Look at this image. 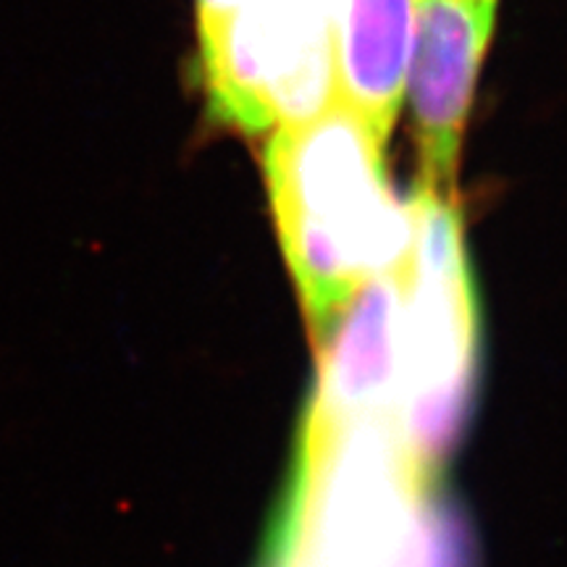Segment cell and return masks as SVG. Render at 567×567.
I'll return each mask as SVG.
<instances>
[{"label": "cell", "mask_w": 567, "mask_h": 567, "mask_svg": "<svg viewBox=\"0 0 567 567\" xmlns=\"http://www.w3.org/2000/svg\"><path fill=\"white\" fill-rule=\"evenodd\" d=\"M331 0H237L200 48L210 111L247 134L300 124L337 97Z\"/></svg>", "instance_id": "cell-4"}, {"label": "cell", "mask_w": 567, "mask_h": 567, "mask_svg": "<svg viewBox=\"0 0 567 567\" xmlns=\"http://www.w3.org/2000/svg\"><path fill=\"white\" fill-rule=\"evenodd\" d=\"M400 271L402 268H396L363 284L342 313L323 329V358L310 402L313 413L334 421L396 415Z\"/></svg>", "instance_id": "cell-6"}, {"label": "cell", "mask_w": 567, "mask_h": 567, "mask_svg": "<svg viewBox=\"0 0 567 567\" xmlns=\"http://www.w3.org/2000/svg\"><path fill=\"white\" fill-rule=\"evenodd\" d=\"M381 151L384 140L339 97L279 126L266 147L276 229L318 334L413 245V208L392 193Z\"/></svg>", "instance_id": "cell-2"}, {"label": "cell", "mask_w": 567, "mask_h": 567, "mask_svg": "<svg viewBox=\"0 0 567 567\" xmlns=\"http://www.w3.org/2000/svg\"><path fill=\"white\" fill-rule=\"evenodd\" d=\"M331 27L337 97L386 142L408 87L413 0H344Z\"/></svg>", "instance_id": "cell-7"}, {"label": "cell", "mask_w": 567, "mask_h": 567, "mask_svg": "<svg viewBox=\"0 0 567 567\" xmlns=\"http://www.w3.org/2000/svg\"><path fill=\"white\" fill-rule=\"evenodd\" d=\"M413 245L400 271L396 425L439 473L471 417L478 379V295L457 197L415 189Z\"/></svg>", "instance_id": "cell-3"}, {"label": "cell", "mask_w": 567, "mask_h": 567, "mask_svg": "<svg viewBox=\"0 0 567 567\" xmlns=\"http://www.w3.org/2000/svg\"><path fill=\"white\" fill-rule=\"evenodd\" d=\"M436 476L394 417L308 410L268 567H476L463 515Z\"/></svg>", "instance_id": "cell-1"}, {"label": "cell", "mask_w": 567, "mask_h": 567, "mask_svg": "<svg viewBox=\"0 0 567 567\" xmlns=\"http://www.w3.org/2000/svg\"><path fill=\"white\" fill-rule=\"evenodd\" d=\"M496 0H413L410 92L425 187L457 197L467 111L494 30Z\"/></svg>", "instance_id": "cell-5"}, {"label": "cell", "mask_w": 567, "mask_h": 567, "mask_svg": "<svg viewBox=\"0 0 567 567\" xmlns=\"http://www.w3.org/2000/svg\"><path fill=\"white\" fill-rule=\"evenodd\" d=\"M237 0H197V32H200V48L210 45L224 32Z\"/></svg>", "instance_id": "cell-8"}, {"label": "cell", "mask_w": 567, "mask_h": 567, "mask_svg": "<svg viewBox=\"0 0 567 567\" xmlns=\"http://www.w3.org/2000/svg\"><path fill=\"white\" fill-rule=\"evenodd\" d=\"M344 3V0H331V19H334V13H337V9H339V6H342Z\"/></svg>", "instance_id": "cell-9"}]
</instances>
